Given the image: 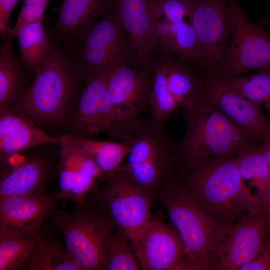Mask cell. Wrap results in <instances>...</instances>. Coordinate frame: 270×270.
I'll list each match as a JSON object with an SVG mask.
<instances>
[{"label":"cell","mask_w":270,"mask_h":270,"mask_svg":"<svg viewBox=\"0 0 270 270\" xmlns=\"http://www.w3.org/2000/svg\"><path fill=\"white\" fill-rule=\"evenodd\" d=\"M138 264L128 236L118 228L112 233L108 243L106 270H137Z\"/></svg>","instance_id":"f546056e"},{"label":"cell","mask_w":270,"mask_h":270,"mask_svg":"<svg viewBox=\"0 0 270 270\" xmlns=\"http://www.w3.org/2000/svg\"><path fill=\"white\" fill-rule=\"evenodd\" d=\"M12 40L6 38L0 48V108H10L26 92L23 90L27 69L15 56Z\"/></svg>","instance_id":"603a6c76"},{"label":"cell","mask_w":270,"mask_h":270,"mask_svg":"<svg viewBox=\"0 0 270 270\" xmlns=\"http://www.w3.org/2000/svg\"><path fill=\"white\" fill-rule=\"evenodd\" d=\"M50 0H22V8L14 26L8 29L6 38L13 39L26 26L42 22L44 11Z\"/></svg>","instance_id":"1f68e13d"},{"label":"cell","mask_w":270,"mask_h":270,"mask_svg":"<svg viewBox=\"0 0 270 270\" xmlns=\"http://www.w3.org/2000/svg\"><path fill=\"white\" fill-rule=\"evenodd\" d=\"M59 200L57 192L0 198V232L38 234Z\"/></svg>","instance_id":"e0dca14e"},{"label":"cell","mask_w":270,"mask_h":270,"mask_svg":"<svg viewBox=\"0 0 270 270\" xmlns=\"http://www.w3.org/2000/svg\"><path fill=\"white\" fill-rule=\"evenodd\" d=\"M204 100L260 141L270 132V122L260 106L244 98L214 75L205 78Z\"/></svg>","instance_id":"5bb4252c"},{"label":"cell","mask_w":270,"mask_h":270,"mask_svg":"<svg viewBox=\"0 0 270 270\" xmlns=\"http://www.w3.org/2000/svg\"><path fill=\"white\" fill-rule=\"evenodd\" d=\"M262 212L266 224L268 232L270 234V190L262 206Z\"/></svg>","instance_id":"d590c367"},{"label":"cell","mask_w":270,"mask_h":270,"mask_svg":"<svg viewBox=\"0 0 270 270\" xmlns=\"http://www.w3.org/2000/svg\"><path fill=\"white\" fill-rule=\"evenodd\" d=\"M167 74L168 89L176 100L178 108L192 106L204 100L205 78H200L182 59L162 53Z\"/></svg>","instance_id":"44dd1931"},{"label":"cell","mask_w":270,"mask_h":270,"mask_svg":"<svg viewBox=\"0 0 270 270\" xmlns=\"http://www.w3.org/2000/svg\"><path fill=\"white\" fill-rule=\"evenodd\" d=\"M260 148L270 170V132L262 139Z\"/></svg>","instance_id":"e575fe53"},{"label":"cell","mask_w":270,"mask_h":270,"mask_svg":"<svg viewBox=\"0 0 270 270\" xmlns=\"http://www.w3.org/2000/svg\"><path fill=\"white\" fill-rule=\"evenodd\" d=\"M20 48L19 60L34 75L49 58L55 43L45 31L42 22L32 24L16 36Z\"/></svg>","instance_id":"d4e9b609"},{"label":"cell","mask_w":270,"mask_h":270,"mask_svg":"<svg viewBox=\"0 0 270 270\" xmlns=\"http://www.w3.org/2000/svg\"><path fill=\"white\" fill-rule=\"evenodd\" d=\"M228 0H196L190 22L210 68L218 64L229 35Z\"/></svg>","instance_id":"2e32d148"},{"label":"cell","mask_w":270,"mask_h":270,"mask_svg":"<svg viewBox=\"0 0 270 270\" xmlns=\"http://www.w3.org/2000/svg\"><path fill=\"white\" fill-rule=\"evenodd\" d=\"M163 198L169 218L184 246L190 270L208 268L212 251L226 224L207 209L190 190L173 186Z\"/></svg>","instance_id":"277c9868"},{"label":"cell","mask_w":270,"mask_h":270,"mask_svg":"<svg viewBox=\"0 0 270 270\" xmlns=\"http://www.w3.org/2000/svg\"><path fill=\"white\" fill-rule=\"evenodd\" d=\"M76 74L71 58L54 44L45 62L13 110L36 124H54L64 118L74 90Z\"/></svg>","instance_id":"3957f363"},{"label":"cell","mask_w":270,"mask_h":270,"mask_svg":"<svg viewBox=\"0 0 270 270\" xmlns=\"http://www.w3.org/2000/svg\"><path fill=\"white\" fill-rule=\"evenodd\" d=\"M240 270H270V234L268 232L262 247L256 256L243 266Z\"/></svg>","instance_id":"d6a6232c"},{"label":"cell","mask_w":270,"mask_h":270,"mask_svg":"<svg viewBox=\"0 0 270 270\" xmlns=\"http://www.w3.org/2000/svg\"><path fill=\"white\" fill-rule=\"evenodd\" d=\"M260 146L254 145L236 154L241 176L262 210L270 190V170Z\"/></svg>","instance_id":"7402d4cb"},{"label":"cell","mask_w":270,"mask_h":270,"mask_svg":"<svg viewBox=\"0 0 270 270\" xmlns=\"http://www.w3.org/2000/svg\"><path fill=\"white\" fill-rule=\"evenodd\" d=\"M133 250L144 270H190L178 232L160 220H152Z\"/></svg>","instance_id":"9a60e30c"},{"label":"cell","mask_w":270,"mask_h":270,"mask_svg":"<svg viewBox=\"0 0 270 270\" xmlns=\"http://www.w3.org/2000/svg\"><path fill=\"white\" fill-rule=\"evenodd\" d=\"M108 10L130 36L135 66L151 72V54L158 38L148 0H111Z\"/></svg>","instance_id":"4fadbf2b"},{"label":"cell","mask_w":270,"mask_h":270,"mask_svg":"<svg viewBox=\"0 0 270 270\" xmlns=\"http://www.w3.org/2000/svg\"><path fill=\"white\" fill-rule=\"evenodd\" d=\"M108 83L114 106L128 123L135 125L140 114L150 104L152 73L119 58H112L109 60Z\"/></svg>","instance_id":"7c38bea8"},{"label":"cell","mask_w":270,"mask_h":270,"mask_svg":"<svg viewBox=\"0 0 270 270\" xmlns=\"http://www.w3.org/2000/svg\"><path fill=\"white\" fill-rule=\"evenodd\" d=\"M152 88L149 106L154 120L165 122L178 108L168 86L167 74L162 55L150 58Z\"/></svg>","instance_id":"83f0119b"},{"label":"cell","mask_w":270,"mask_h":270,"mask_svg":"<svg viewBox=\"0 0 270 270\" xmlns=\"http://www.w3.org/2000/svg\"><path fill=\"white\" fill-rule=\"evenodd\" d=\"M183 116L186 136L176 149L190 168L237 154L259 141L204 100L184 108Z\"/></svg>","instance_id":"6da1fadb"},{"label":"cell","mask_w":270,"mask_h":270,"mask_svg":"<svg viewBox=\"0 0 270 270\" xmlns=\"http://www.w3.org/2000/svg\"><path fill=\"white\" fill-rule=\"evenodd\" d=\"M111 0H63L54 30L55 42L68 48L80 44L96 20L108 11Z\"/></svg>","instance_id":"ac0fdd59"},{"label":"cell","mask_w":270,"mask_h":270,"mask_svg":"<svg viewBox=\"0 0 270 270\" xmlns=\"http://www.w3.org/2000/svg\"><path fill=\"white\" fill-rule=\"evenodd\" d=\"M109 60L101 71L85 83L72 124L74 132L89 136L100 132L128 143L135 126L128 123L114 106L108 78Z\"/></svg>","instance_id":"ba28073f"},{"label":"cell","mask_w":270,"mask_h":270,"mask_svg":"<svg viewBox=\"0 0 270 270\" xmlns=\"http://www.w3.org/2000/svg\"><path fill=\"white\" fill-rule=\"evenodd\" d=\"M20 0H0V36L2 42L7 36L12 12Z\"/></svg>","instance_id":"836d02e7"},{"label":"cell","mask_w":270,"mask_h":270,"mask_svg":"<svg viewBox=\"0 0 270 270\" xmlns=\"http://www.w3.org/2000/svg\"><path fill=\"white\" fill-rule=\"evenodd\" d=\"M128 144L130 149L123 168L118 169L142 188L154 186L168 175L178 155L164 128V122L152 118L136 122Z\"/></svg>","instance_id":"52a82bcc"},{"label":"cell","mask_w":270,"mask_h":270,"mask_svg":"<svg viewBox=\"0 0 270 270\" xmlns=\"http://www.w3.org/2000/svg\"><path fill=\"white\" fill-rule=\"evenodd\" d=\"M229 88L252 103L270 110V72L222 80Z\"/></svg>","instance_id":"f1b7e54d"},{"label":"cell","mask_w":270,"mask_h":270,"mask_svg":"<svg viewBox=\"0 0 270 270\" xmlns=\"http://www.w3.org/2000/svg\"><path fill=\"white\" fill-rule=\"evenodd\" d=\"M70 136L75 144L94 160L102 178H109L114 174L130 152L129 145L122 141L96 140Z\"/></svg>","instance_id":"484cf974"},{"label":"cell","mask_w":270,"mask_h":270,"mask_svg":"<svg viewBox=\"0 0 270 270\" xmlns=\"http://www.w3.org/2000/svg\"><path fill=\"white\" fill-rule=\"evenodd\" d=\"M39 244L22 270H80L66 248L44 224L38 232Z\"/></svg>","instance_id":"cb8c5ba5"},{"label":"cell","mask_w":270,"mask_h":270,"mask_svg":"<svg viewBox=\"0 0 270 270\" xmlns=\"http://www.w3.org/2000/svg\"><path fill=\"white\" fill-rule=\"evenodd\" d=\"M75 48L78 52L72 60L76 74L85 83L96 76L112 58L134 66L130 36L108 10Z\"/></svg>","instance_id":"9c48e42d"},{"label":"cell","mask_w":270,"mask_h":270,"mask_svg":"<svg viewBox=\"0 0 270 270\" xmlns=\"http://www.w3.org/2000/svg\"><path fill=\"white\" fill-rule=\"evenodd\" d=\"M4 163L9 166L1 172L0 198L46 193L52 166L40 156L22 158L18 155Z\"/></svg>","instance_id":"d6986e66"},{"label":"cell","mask_w":270,"mask_h":270,"mask_svg":"<svg viewBox=\"0 0 270 270\" xmlns=\"http://www.w3.org/2000/svg\"><path fill=\"white\" fill-rule=\"evenodd\" d=\"M268 234L262 211L255 210L222 228L208 260V270H240L261 250Z\"/></svg>","instance_id":"8fae6325"},{"label":"cell","mask_w":270,"mask_h":270,"mask_svg":"<svg viewBox=\"0 0 270 270\" xmlns=\"http://www.w3.org/2000/svg\"><path fill=\"white\" fill-rule=\"evenodd\" d=\"M59 136H50L29 118L10 108H0V160L11 157L37 146L60 145Z\"/></svg>","instance_id":"ffe728a7"},{"label":"cell","mask_w":270,"mask_h":270,"mask_svg":"<svg viewBox=\"0 0 270 270\" xmlns=\"http://www.w3.org/2000/svg\"><path fill=\"white\" fill-rule=\"evenodd\" d=\"M231 155L190 168L186 176L192 194L227 224L235 223L250 212L260 210L241 176L237 156Z\"/></svg>","instance_id":"7a4b0ae2"},{"label":"cell","mask_w":270,"mask_h":270,"mask_svg":"<svg viewBox=\"0 0 270 270\" xmlns=\"http://www.w3.org/2000/svg\"><path fill=\"white\" fill-rule=\"evenodd\" d=\"M108 179L101 195L106 218L122 230L134 248L152 220L150 200L144 188L122 172Z\"/></svg>","instance_id":"30bf717a"},{"label":"cell","mask_w":270,"mask_h":270,"mask_svg":"<svg viewBox=\"0 0 270 270\" xmlns=\"http://www.w3.org/2000/svg\"><path fill=\"white\" fill-rule=\"evenodd\" d=\"M38 244V233L0 232V270H22Z\"/></svg>","instance_id":"4316f807"},{"label":"cell","mask_w":270,"mask_h":270,"mask_svg":"<svg viewBox=\"0 0 270 270\" xmlns=\"http://www.w3.org/2000/svg\"><path fill=\"white\" fill-rule=\"evenodd\" d=\"M48 219L62 233L66 252L80 270H106L107 245L112 233L108 218L81 208L72 213L54 209Z\"/></svg>","instance_id":"5b68a950"},{"label":"cell","mask_w":270,"mask_h":270,"mask_svg":"<svg viewBox=\"0 0 270 270\" xmlns=\"http://www.w3.org/2000/svg\"><path fill=\"white\" fill-rule=\"evenodd\" d=\"M60 162L58 166L60 200H71L78 180L76 160L65 142L60 138Z\"/></svg>","instance_id":"4dcf8cb0"},{"label":"cell","mask_w":270,"mask_h":270,"mask_svg":"<svg viewBox=\"0 0 270 270\" xmlns=\"http://www.w3.org/2000/svg\"><path fill=\"white\" fill-rule=\"evenodd\" d=\"M228 16L230 40L218 65L222 80L252 71L270 72V36L267 20L250 22L238 0H228Z\"/></svg>","instance_id":"8992f818"}]
</instances>
